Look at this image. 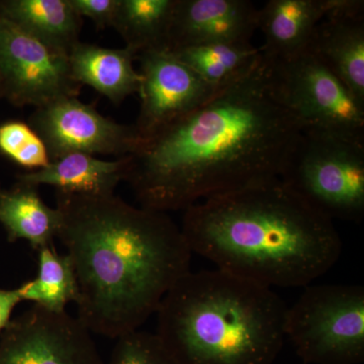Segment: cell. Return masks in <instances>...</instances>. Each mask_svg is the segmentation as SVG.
Returning <instances> with one entry per match:
<instances>
[{
    "mask_svg": "<svg viewBox=\"0 0 364 364\" xmlns=\"http://www.w3.org/2000/svg\"><path fill=\"white\" fill-rule=\"evenodd\" d=\"M0 153L30 171L45 168L51 162L42 139L30 124L20 121L0 124Z\"/></svg>",
    "mask_w": 364,
    "mask_h": 364,
    "instance_id": "7402d4cb",
    "label": "cell"
},
{
    "mask_svg": "<svg viewBox=\"0 0 364 364\" xmlns=\"http://www.w3.org/2000/svg\"><path fill=\"white\" fill-rule=\"evenodd\" d=\"M74 11L81 18H88L97 28L112 26L119 0H69Z\"/></svg>",
    "mask_w": 364,
    "mask_h": 364,
    "instance_id": "cb8c5ba5",
    "label": "cell"
},
{
    "mask_svg": "<svg viewBox=\"0 0 364 364\" xmlns=\"http://www.w3.org/2000/svg\"><path fill=\"white\" fill-rule=\"evenodd\" d=\"M21 301L18 289H0V334L11 322L14 308Z\"/></svg>",
    "mask_w": 364,
    "mask_h": 364,
    "instance_id": "d4e9b609",
    "label": "cell"
},
{
    "mask_svg": "<svg viewBox=\"0 0 364 364\" xmlns=\"http://www.w3.org/2000/svg\"><path fill=\"white\" fill-rule=\"evenodd\" d=\"M21 301H32L51 312H66L78 299V284L70 257L57 252L54 245L38 250V275L16 287Z\"/></svg>",
    "mask_w": 364,
    "mask_h": 364,
    "instance_id": "ffe728a7",
    "label": "cell"
},
{
    "mask_svg": "<svg viewBox=\"0 0 364 364\" xmlns=\"http://www.w3.org/2000/svg\"><path fill=\"white\" fill-rule=\"evenodd\" d=\"M327 14L306 50L364 107V1L326 0Z\"/></svg>",
    "mask_w": 364,
    "mask_h": 364,
    "instance_id": "4fadbf2b",
    "label": "cell"
},
{
    "mask_svg": "<svg viewBox=\"0 0 364 364\" xmlns=\"http://www.w3.org/2000/svg\"><path fill=\"white\" fill-rule=\"evenodd\" d=\"M58 238L78 284V318L90 332L117 339L140 329L189 272L191 251L165 214L116 195L56 193Z\"/></svg>",
    "mask_w": 364,
    "mask_h": 364,
    "instance_id": "7a4b0ae2",
    "label": "cell"
},
{
    "mask_svg": "<svg viewBox=\"0 0 364 364\" xmlns=\"http://www.w3.org/2000/svg\"><path fill=\"white\" fill-rule=\"evenodd\" d=\"M303 133L273 88L261 55L246 73L195 111L141 141L126 178L141 207L186 210L196 203L279 179Z\"/></svg>",
    "mask_w": 364,
    "mask_h": 364,
    "instance_id": "6da1fadb",
    "label": "cell"
},
{
    "mask_svg": "<svg viewBox=\"0 0 364 364\" xmlns=\"http://www.w3.org/2000/svg\"><path fill=\"white\" fill-rule=\"evenodd\" d=\"M264 61L275 93L303 132L364 142L363 105L315 55L306 50Z\"/></svg>",
    "mask_w": 364,
    "mask_h": 364,
    "instance_id": "52a82bcc",
    "label": "cell"
},
{
    "mask_svg": "<svg viewBox=\"0 0 364 364\" xmlns=\"http://www.w3.org/2000/svg\"><path fill=\"white\" fill-rule=\"evenodd\" d=\"M279 179L332 221L363 220L364 142L303 132Z\"/></svg>",
    "mask_w": 364,
    "mask_h": 364,
    "instance_id": "5b68a950",
    "label": "cell"
},
{
    "mask_svg": "<svg viewBox=\"0 0 364 364\" xmlns=\"http://www.w3.org/2000/svg\"><path fill=\"white\" fill-rule=\"evenodd\" d=\"M68 59L74 80L90 86L114 105L138 93L142 78L134 67L136 53L130 48L109 49L79 42L69 52Z\"/></svg>",
    "mask_w": 364,
    "mask_h": 364,
    "instance_id": "2e32d148",
    "label": "cell"
},
{
    "mask_svg": "<svg viewBox=\"0 0 364 364\" xmlns=\"http://www.w3.org/2000/svg\"><path fill=\"white\" fill-rule=\"evenodd\" d=\"M0 100H1V95H0Z\"/></svg>",
    "mask_w": 364,
    "mask_h": 364,
    "instance_id": "4316f807",
    "label": "cell"
},
{
    "mask_svg": "<svg viewBox=\"0 0 364 364\" xmlns=\"http://www.w3.org/2000/svg\"><path fill=\"white\" fill-rule=\"evenodd\" d=\"M127 168L128 156L104 160L85 153H70L45 168L18 174L16 181L38 188L54 186L57 191L75 195L112 196L119 182L124 181Z\"/></svg>",
    "mask_w": 364,
    "mask_h": 364,
    "instance_id": "5bb4252c",
    "label": "cell"
},
{
    "mask_svg": "<svg viewBox=\"0 0 364 364\" xmlns=\"http://www.w3.org/2000/svg\"><path fill=\"white\" fill-rule=\"evenodd\" d=\"M326 14V0L267 1L258 14V30L264 36L263 58L272 61L306 51Z\"/></svg>",
    "mask_w": 364,
    "mask_h": 364,
    "instance_id": "9a60e30c",
    "label": "cell"
},
{
    "mask_svg": "<svg viewBox=\"0 0 364 364\" xmlns=\"http://www.w3.org/2000/svg\"><path fill=\"white\" fill-rule=\"evenodd\" d=\"M181 229L191 253L268 289L310 286L342 252L332 220L280 179L196 203Z\"/></svg>",
    "mask_w": 364,
    "mask_h": 364,
    "instance_id": "3957f363",
    "label": "cell"
},
{
    "mask_svg": "<svg viewBox=\"0 0 364 364\" xmlns=\"http://www.w3.org/2000/svg\"><path fill=\"white\" fill-rule=\"evenodd\" d=\"M38 186L16 181L0 193V224L9 242L28 241L35 250L53 245L62 218L57 208L42 200Z\"/></svg>",
    "mask_w": 364,
    "mask_h": 364,
    "instance_id": "e0dca14e",
    "label": "cell"
},
{
    "mask_svg": "<svg viewBox=\"0 0 364 364\" xmlns=\"http://www.w3.org/2000/svg\"><path fill=\"white\" fill-rule=\"evenodd\" d=\"M287 306L272 289L223 270H189L157 310L156 334L181 364H272Z\"/></svg>",
    "mask_w": 364,
    "mask_h": 364,
    "instance_id": "277c9868",
    "label": "cell"
},
{
    "mask_svg": "<svg viewBox=\"0 0 364 364\" xmlns=\"http://www.w3.org/2000/svg\"><path fill=\"white\" fill-rule=\"evenodd\" d=\"M171 54L195 71L203 80L219 90L246 73L260 56L252 44H208L183 48Z\"/></svg>",
    "mask_w": 364,
    "mask_h": 364,
    "instance_id": "44dd1931",
    "label": "cell"
},
{
    "mask_svg": "<svg viewBox=\"0 0 364 364\" xmlns=\"http://www.w3.org/2000/svg\"><path fill=\"white\" fill-rule=\"evenodd\" d=\"M176 0H119L112 28L136 53L166 51Z\"/></svg>",
    "mask_w": 364,
    "mask_h": 364,
    "instance_id": "d6986e66",
    "label": "cell"
},
{
    "mask_svg": "<svg viewBox=\"0 0 364 364\" xmlns=\"http://www.w3.org/2000/svg\"><path fill=\"white\" fill-rule=\"evenodd\" d=\"M259 9L248 0H176L166 51L208 44H251Z\"/></svg>",
    "mask_w": 364,
    "mask_h": 364,
    "instance_id": "7c38bea8",
    "label": "cell"
},
{
    "mask_svg": "<svg viewBox=\"0 0 364 364\" xmlns=\"http://www.w3.org/2000/svg\"><path fill=\"white\" fill-rule=\"evenodd\" d=\"M136 60L140 61L142 80L135 127L142 140L195 111L218 90L171 53L142 52Z\"/></svg>",
    "mask_w": 364,
    "mask_h": 364,
    "instance_id": "8fae6325",
    "label": "cell"
},
{
    "mask_svg": "<svg viewBox=\"0 0 364 364\" xmlns=\"http://www.w3.org/2000/svg\"><path fill=\"white\" fill-rule=\"evenodd\" d=\"M0 13L21 30L67 55L80 42L83 18L69 0H0Z\"/></svg>",
    "mask_w": 364,
    "mask_h": 364,
    "instance_id": "ac0fdd59",
    "label": "cell"
},
{
    "mask_svg": "<svg viewBox=\"0 0 364 364\" xmlns=\"http://www.w3.org/2000/svg\"><path fill=\"white\" fill-rule=\"evenodd\" d=\"M28 124L45 143L51 161L70 153L128 156L142 141L135 124L117 123L78 97L37 107Z\"/></svg>",
    "mask_w": 364,
    "mask_h": 364,
    "instance_id": "9c48e42d",
    "label": "cell"
},
{
    "mask_svg": "<svg viewBox=\"0 0 364 364\" xmlns=\"http://www.w3.org/2000/svg\"><path fill=\"white\" fill-rule=\"evenodd\" d=\"M66 53L45 44L0 13V95L14 107L78 97Z\"/></svg>",
    "mask_w": 364,
    "mask_h": 364,
    "instance_id": "ba28073f",
    "label": "cell"
},
{
    "mask_svg": "<svg viewBox=\"0 0 364 364\" xmlns=\"http://www.w3.org/2000/svg\"><path fill=\"white\" fill-rule=\"evenodd\" d=\"M286 337L304 363L359 364L364 360V287H306L287 308Z\"/></svg>",
    "mask_w": 364,
    "mask_h": 364,
    "instance_id": "8992f818",
    "label": "cell"
},
{
    "mask_svg": "<svg viewBox=\"0 0 364 364\" xmlns=\"http://www.w3.org/2000/svg\"><path fill=\"white\" fill-rule=\"evenodd\" d=\"M2 189H4V188H2L1 182H0V193H1Z\"/></svg>",
    "mask_w": 364,
    "mask_h": 364,
    "instance_id": "484cf974",
    "label": "cell"
},
{
    "mask_svg": "<svg viewBox=\"0 0 364 364\" xmlns=\"http://www.w3.org/2000/svg\"><path fill=\"white\" fill-rule=\"evenodd\" d=\"M107 364H181L156 333L135 330L117 338Z\"/></svg>",
    "mask_w": 364,
    "mask_h": 364,
    "instance_id": "603a6c76",
    "label": "cell"
},
{
    "mask_svg": "<svg viewBox=\"0 0 364 364\" xmlns=\"http://www.w3.org/2000/svg\"><path fill=\"white\" fill-rule=\"evenodd\" d=\"M0 364H104L78 318L33 305L0 337Z\"/></svg>",
    "mask_w": 364,
    "mask_h": 364,
    "instance_id": "30bf717a",
    "label": "cell"
}]
</instances>
